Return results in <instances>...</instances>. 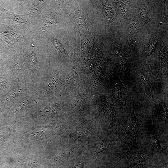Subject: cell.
Listing matches in <instances>:
<instances>
[{"mask_svg":"<svg viewBox=\"0 0 168 168\" xmlns=\"http://www.w3.org/2000/svg\"><path fill=\"white\" fill-rule=\"evenodd\" d=\"M25 163L28 166H34L35 165H36V161H35L34 160H27L24 161Z\"/></svg>","mask_w":168,"mask_h":168,"instance_id":"obj_20","label":"cell"},{"mask_svg":"<svg viewBox=\"0 0 168 168\" xmlns=\"http://www.w3.org/2000/svg\"><path fill=\"white\" fill-rule=\"evenodd\" d=\"M7 85V82L5 79L2 77L0 78V90H3Z\"/></svg>","mask_w":168,"mask_h":168,"instance_id":"obj_16","label":"cell"},{"mask_svg":"<svg viewBox=\"0 0 168 168\" xmlns=\"http://www.w3.org/2000/svg\"><path fill=\"white\" fill-rule=\"evenodd\" d=\"M162 168H168V163L164 165Z\"/></svg>","mask_w":168,"mask_h":168,"instance_id":"obj_21","label":"cell"},{"mask_svg":"<svg viewBox=\"0 0 168 168\" xmlns=\"http://www.w3.org/2000/svg\"><path fill=\"white\" fill-rule=\"evenodd\" d=\"M30 102V100L28 99L23 100L19 103L18 106V108H21L27 105Z\"/></svg>","mask_w":168,"mask_h":168,"instance_id":"obj_15","label":"cell"},{"mask_svg":"<svg viewBox=\"0 0 168 168\" xmlns=\"http://www.w3.org/2000/svg\"><path fill=\"white\" fill-rule=\"evenodd\" d=\"M75 72L73 70L67 76L65 85L64 88H63V91L65 90L68 86L71 84V83L75 79Z\"/></svg>","mask_w":168,"mask_h":168,"instance_id":"obj_9","label":"cell"},{"mask_svg":"<svg viewBox=\"0 0 168 168\" xmlns=\"http://www.w3.org/2000/svg\"><path fill=\"white\" fill-rule=\"evenodd\" d=\"M128 130L132 139L133 144L137 146L136 142V136L139 130V124L135 117H133L129 123Z\"/></svg>","mask_w":168,"mask_h":168,"instance_id":"obj_2","label":"cell"},{"mask_svg":"<svg viewBox=\"0 0 168 168\" xmlns=\"http://www.w3.org/2000/svg\"><path fill=\"white\" fill-rule=\"evenodd\" d=\"M43 5V2L41 1H36L30 12V15H35L41 8Z\"/></svg>","mask_w":168,"mask_h":168,"instance_id":"obj_7","label":"cell"},{"mask_svg":"<svg viewBox=\"0 0 168 168\" xmlns=\"http://www.w3.org/2000/svg\"><path fill=\"white\" fill-rule=\"evenodd\" d=\"M20 63L19 62H17L14 63V64H13V69H14V71L15 72L16 71L18 72V71L21 70V68Z\"/></svg>","mask_w":168,"mask_h":168,"instance_id":"obj_17","label":"cell"},{"mask_svg":"<svg viewBox=\"0 0 168 168\" xmlns=\"http://www.w3.org/2000/svg\"><path fill=\"white\" fill-rule=\"evenodd\" d=\"M137 27L135 23H133L129 25L128 27V31L129 34L133 35L137 33Z\"/></svg>","mask_w":168,"mask_h":168,"instance_id":"obj_12","label":"cell"},{"mask_svg":"<svg viewBox=\"0 0 168 168\" xmlns=\"http://www.w3.org/2000/svg\"><path fill=\"white\" fill-rule=\"evenodd\" d=\"M104 14L105 18L110 19L114 16L112 9L109 7H105L104 10Z\"/></svg>","mask_w":168,"mask_h":168,"instance_id":"obj_11","label":"cell"},{"mask_svg":"<svg viewBox=\"0 0 168 168\" xmlns=\"http://www.w3.org/2000/svg\"><path fill=\"white\" fill-rule=\"evenodd\" d=\"M57 109V108L54 106L47 105L41 111L45 113H51L55 111Z\"/></svg>","mask_w":168,"mask_h":168,"instance_id":"obj_14","label":"cell"},{"mask_svg":"<svg viewBox=\"0 0 168 168\" xmlns=\"http://www.w3.org/2000/svg\"><path fill=\"white\" fill-rule=\"evenodd\" d=\"M72 137L75 139L78 140H84L86 138V135L83 131L81 130L74 131L72 133Z\"/></svg>","mask_w":168,"mask_h":168,"instance_id":"obj_8","label":"cell"},{"mask_svg":"<svg viewBox=\"0 0 168 168\" xmlns=\"http://www.w3.org/2000/svg\"><path fill=\"white\" fill-rule=\"evenodd\" d=\"M74 152V149H69L60 153L57 156L56 159L59 161H64L68 159Z\"/></svg>","mask_w":168,"mask_h":168,"instance_id":"obj_5","label":"cell"},{"mask_svg":"<svg viewBox=\"0 0 168 168\" xmlns=\"http://www.w3.org/2000/svg\"><path fill=\"white\" fill-rule=\"evenodd\" d=\"M83 164L82 161H79L75 163L72 168H83Z\"/></svg>","mask_w":168,"mask_h":168,"instance_id":"obj_19","label":"cell"},{"mask_svg":"<svg viewBox=\"0 0 168 168\" xmlns=\"http://www.w3.org/2000/svg\"><path fill=\"white\" fill-rule=\"evenodd\" d=\"M140 15L143 17H146L147 15V12L143 7H141L139 9Z\"/></svg>","mask_w":168,"mask_h":168,"instance_id":"obj_18","label":"cell"},{"mask_svg":"<svg viewBox=\"0 0 168 168\" xmlns=\"http://www.w3.org/2000/svg\"><path fill=\"white\" fill-rule=\"evenodd\" d=\"M127 161L132 166L135 168H142L146 164L143 156L137 152H128L126 153Z\"/></svg>","mask_w":168,"mask_h":168,"instance_id":"obj_1","label":"cell"},{"mask_svg":"<svg viewBox=\"0 0 168 168\" xmlns=\"http://www.w3.org/2000/svg\"><path fill=\"white\" fill-rule=\"evenodd\" d=\"M52 41L54 45L57 49L61 53L65 54V49L60 42L57 39L55 38H52Z\"/></svg>","mask_w":168,"mask_h":168,"instance_id":"obj_10","label":"cell"},{"mask_svg":"<svg viewBox=\"0 0 168 168\" xmlns=\"http://www.w3.org/2000/svg\"><path fill=\"white\" fill-rule=\"evenodd\" d=\"M110 144V142L107 141L103 140L100 142L97 145L95 149L96 155L104 151H107Z\"/></svg>","mask_w":168,"mask_h":168,"instance_id":"obj_4","label":"cell"},{"mask_svg":"<svg viewBox=\"0 0 168 168\" xmlns=\"http://www.w3.org/2000/svg\"><path fill=\"white\" fill-rule=\"evenodd\" d=\"M148 141L151 145L155 149L158 153L161 155L162 153V151L158 139L154 134L150 135L148 138Z\"/></svg>","mask_w":168,"mask_h":168,"instance_id":"obj_3","label":"cell"},{"mask_svg":"<svg viewBox=\"0 0 168 168\" xmlns=\"http://www.w3.org/2000/svg\"><path fill=\"white\" fill-rule=\"evenodd\" d=\"M118 7L120 12L123 14L125 15L126 9L125 5L122 2L119 1L117 4Z\"/></svg>","mask_w":168,"mask_h":168,"instance_id":"obj_13","label":"cell"},{"mask_svg":"<svg viewBox=\"0 0 168 168\" xmlns=\"http://www.w3.org/2000/svg\"><path fill=\"white\" fill-rule=\"evenodd\" d=\"M28 58L30 69L33 70L37 62V56L33 53H29L28 54Z\"/></svg>","mask_w":168,"mask_h":168,"instance_id":"obj_6","label":"cell"}]
</instances>
